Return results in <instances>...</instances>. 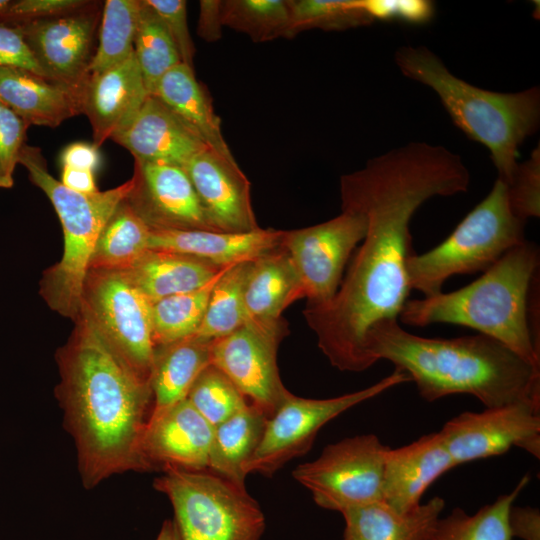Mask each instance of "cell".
<instances>
[{
	"mask_svg": "<svg viewBox=\"0 0 540 540\" xmlns=\"http://www.w3.org/2000/svg\"><path fill=\"white\" fill-rule=\"evenodd\" d=\"M389 448L374 434L345 438L327 445L317 459L297 466L292 475L319 507L341 513L383 501Z\"/></svg>",
	"mask_w": 540,
	"mask_h": 540,
	"instance_id": "10",
	"label": "cell"
},
{
	"mask_svg": "<svg viewBox=\"0 0 540 540\" xmlns=\"http://www.w3.org/2000/svg\"><path fill=\"white\" fill-rule=\"evenodd\" d=\"M286 334L285 322L264 327L246 321L234 332L211 343V364L268 418L291 393L283 385L277 365L278 347Z\"/></svg>",
	"mask_w": 540,
	"mask_h": 540,
	"instance_id": "14",
	"label": "cell"
},
{
	"mask_svg": "<svg viewBox=\"0 0 540 540\" xmlns=\"http://www.w3.org/2000/svg\"><path fill=\"white\" fill-rule=\"evenodd\" d=\"M537 147L531 157L517 167L507 184L510 206L520 219L540 215V153Z\"/></svg>",
	"mask_w": 540,
	"mask_h": 540,
	"instance_id": "39",
	"label": "cell"
},
{
	"mask_svg": "<svg viewBox=\"0 0 540 540\" xmlns=\"http://www.w3.org/2000/svg\"><path fill=\"white\" fill-rule=\"evenodd\" d=\"M183 169L217 231L240 233L260 228L252 207L250 182L235 158L207 147Z\"/></svg>",
	"mask_w": 540,
	"mask_h": 540,
	"instance_id": "17",
	"label": "cell"
},
{
	"mask_svg": "<svg viewBox=\"0 0 540 540\" xmlns=\"http://www.w3.org/2000/svg\"><path fill=\"white\" fill-rule=\"evenodd\" d=\"M410 377L395 368L387 377L364 389L327 399L298 397L292 393L267 419L261 441L244 466L247 476L273 475L285 463L302 456L311 447L320 429L346 410L374 398Z\"/></svg>",
	"mask_w": 540,
	"mask_h": 540,
	"instance_id": "11",
	"label": "cell"
},
{
	"mask_svg": "<svg viewBox=\"0 0 540 540\" xmlns=\"http://www.w3.org/2000/svg\"><path fill=\"white\" fill-rule=\"evenodd\" d=\"M60 182L68 189L83 195H92L100 191L95 182L94 172L89 170L63 167Z\"/></svg>",
	"mask_w": 540,
	"mask_h": 540,
	"instance_id": "48",
	"label": "cell"
},
{
	"mask_svg": "<svg viewBox=\"0 0 540 540\" xmlns=\"http://www.w3.org/2000/svg\"><path fill=\"white\" fill-rule=\"evenodd\" d=\"M134 160L179 167L209 147L173 110L149 94L131 124L111 138Z\"/></svg>",
	"mask_w": 540,
	"mask_h": 540,
	"instance_id": "19",
	"label": "cell"
},
{
	"mask_svg": "<svg viewBox=\"0 0 540 540\" xmlns=\"http://www.w3.org/2000/svg\"><path fill=\"white\" fill-rule=\"evenodd\" d=\"M371 21H400L423 24L434 15V4L426 0H356Z\"/></svg>",
	"mask_w": 540,
	"mask_h": 540,
	"instance_id": "41",
	"label": "cell"
},
{
	"mask_svg": "<svg viewBox=\"0 0 540 540\" xmlns=\"http://www.w3.org/2000/svg\"><path fill=\"white\" fill-rule=\"evenodd\" d=\"M90 0H17L12 1L7 13L0 19L7 24L63 15L86 6Z\"/></svg>",
	"mask_w": 540,
	"mask_h": 540,
	"instance_id": "43",
	"label": "cell"
},
{
	"mask_svg": "<svg viewBox=\"0 0 540 540\" xmlns=\"http://www.w3.org/2000/svg\"><path fill=\"white\" fill-rule=\"evenodd\" d=\"M158 14L178 51L181 63L193 68L195 46L187 24V4L184 0H145Z\"/></svg>",
	"mask_w": 540,
	"mask_h": 540,
	"instance_id": "42",
	"label": "cell"
},
{
	"mask_svg": "<svg viewBox=\"0 0 540 540\" xmlns=\"http://www.w3.org/2000/svg\"><path fill=\"white\" fill-rule=\"evenodd\" d=\"M507 526L511 538L521 540H540V512L530 506L510 507L507 516Z\"/></svg>",
	"mask_w": 540,
	"mask_h": 540,
	"instance_id": "45",
	"label": "cell"
},
{
	"mask_svg": "<svg viewBox=\"0 0 540 540\" xmlns=\"http://www.w3.org/2000/svg\"><path fill=\"white\" fill-rule=\"evenodd\" d=\"M323 223L285 230L282 247L295 268L302 298L308 305L329 302L337 293L344 271L366 232V220L356 211L341 209Z\"/></svg>",
	"mask_w": 540,
	"mask_h": 540,
	"instance_id": "12",
	"label": "cell"
},
{
	"mask_svg": "<svg viewBox=\"0 0 540 540\" xmlns=\"http://www.w3.org/2000/svg\"><path fill=\"white\" fill-rule=\"evenodd\" d=\"M62 167L94 172L100 164L98 147L93 143L74 142L64 148L60 155Z\"/></svg>",
	"mask_w": 540,
	"mask_h": 540,
	"instance_id": "47",
	"label": "cell"
},
{
	"mask_svg": "<svg viewBox=\"0 0 540 540\" xmlns=\"http://www.w3.org/2000/svg\"><path fill=\"white\" fill-rule=\"evenodd\" d=\"M284 233L272 228L240 233L151 230L149 249L175 251L225 267L281 247Z\"/></svg>",
	"mask_w": 540,
	"mask_h": 540,
	"instance_id": "22",
	"label": "cell"
},
{
	"mask_svg": "<svg viewBox=\"0 0 540 540\" xmlns=\"http://www.w3.org/2000/svg\"><path fill=\"white\" fill-rule=\"evenodd\" d=\"M154 488L173 507L181 540H260L264 514L246 487L208 470L166 468Z\"/></svg>",
	"mask_w": 540,
	"mask_h": 540,
	"instance_id": "8",
	"label": "cell"
},
{
	"mask_svg": "<svg viewBox=\"0 0 540 540\" xmlns=\"http://www.w3.org/2000/svg\"><path fill=\"white\" fill-rule=\"evenodd\" d=\"M198 35L207 42H215L222 37V1L201 0L199 2Z\"/></svg>",
	"mask_w": 540,
	"mask_h": 540,
	"instance_id": "46",
	"label": "cell"
},
{
	"mask_svg": "<svg viewBox=\"0 0 540 540\" xmlns=\"http://www.w3.org/2000/svg\"><path fill=\"white\" fill-rule=\"evenodd\" d=\"M150 235L151 229L124 199L103 226L89 268H128L149 249Z\"/></svg>",
	"mask_w": 540,
	"mask_h": 540,
	"instance_id": "30",
	"label": "cell"
},
{
	"mask_svg": "<svg viewBox=\"0 0 540 540\" xmlns=\"http://www.w3.org/2000/svg\"><path fill=\"white\" fill-rule=\"evenodd\" d=\"M101 2L63 15L11 24L16 26L46 78L81 98L96 51Z\"/></svg>",
	"mask_w": 540,
	"mask_h": 540,
	"instance_id": "13",
	"label": "cell"
},
{
	"mask_svg": "<svg viewBox=\"0 0 540 540\" xmlns=\"http://www.w3.org/2000/svg\"><path fill=\"white\" fill-rule=\"evenodd\" d=\"M156 540H181L174 520L164 521Z\"/></svg>",
	"mask_w": 540,
	"mask_h": 540,
	"instance_id": "49",
	"label": "cell"
},
{
	"mask_svg": "<svg viewBox=\"0 0 540 540\" xmlns=\"http://www.w3.org/2000/svg\"><path fill=\"white\" fill-rule=\"evenodd\" d=\"M469 184L459 155L426 142L394 148L341 177V209L364 216L365 236L335 296L303 311L333 367L361 372L374 364L366 348L370 329L398 319L411 291L407 261L414 253L413 215L427 200L464 193Z\"/></svg>",
	"mask_w": 540,
	"mask_h": 540,
	"instance_id": "1",
	"label": "cell"
},
{
	"mask_svg": "<svg viewBox=\"0 0 540 540\" xmlns=\"http://www.w3.org/2000/svg\"><path fill=\"white\" fill-rule=\"evenodd\" d=\"M223 268L191 255L148 249L123 271L141 293L154 303L202 287Z\"/></svg>",
	"mask_w": 540,
	"mask_h": 540,
	"instance_id": "27",
	"label": "cell"
},
{
	"mask_svg": "<svg viewBox=\"0 0 540 540\" xmlns=\"http://www.w3.org/2000/svg\"><path fill=\"white\" fill-rule=\"evenodd\" d=\"M222 21L256 43L294 37L289 0L222 1Z\"/></svg>",
	"mask_w": 540,
	"mask_h": 540,
	"instance_id": "35",
	"label": "cell"
},
{
	"mask_svg": "<svg viewBox=\"0 0 540 540\" xmlns=\"http://www.w3.org/2000/svg\"><path fill=\"white\" fill-rule=\"evenodd\" d=\"M13 0H0V19L7 13Z\"/></svg>",
	"mask_w": 540,
	"mask_h": 540,
	"instance_id": "50",
	"label": "cell"
},
{
	"mask_svg": "<svg viewBox=\"0 0 540 540\" xmlns=\"http://www.w3.org/2000/svg\"><path fill=\"white\" fill-rule=\"evenodd\" d=\"M401 73L432 89L453 123L489 152L505 183L517 167L518 148L540 124L539 87L502 93L457 77L425 46H402L395 53Z\"/></svg>",
	"mask_w": 540,
	"mask_h": 540,
	"instance_id": "5",
	"label": "cell"
},
{
	"mask_svg": "<svg viewBox=\"0 0 540 540\" xmlns=\"http://www.w3.org/2000/svg\"><path fill=\"white\" fill-rule=\"evenodd\" d=\"M529 480L528 474L523 476L511 492L500 495L473 515L454 508L438 519L428 540H511L508 512Z\"/></svg>",
	"mask_w": 540,
	"mask_h": 540,
	"instance_id": "31",
	"label": "cell"
},
{
	"mask_svg": "<svg viewBox=\"0 0 540 540\" xmlns=\"http://www.w3.org/2000/svg\"><path fill=\"white\" fill-rule=\"evenodd\" d=\"M29 125L0 101V188L14 185V171Z\"/></svg>",
	"mask_w": 540,
	"mask_h": 540,
	"instance_id": "40",
	"label": "cell"
},
{
	"mask_svg": "<svg viewBox=\"0 0 540 540\" xmlns=\"http://www.w3.org/2000/svg\"><path fill=\"white\" fill-rule=\"evenodd\" d=\"M212 340L192 335L157 346L150 377L154 418L187 398L199 374L211 364Z\"/></svg>",
	"mask_w": 540,
	"mask_h": 540,
	"instance_id": "26",
	"label": "cell"
},
{
	"mask_svg": "<svg viewBox=\"0 0 540 540\" xmlns=\"http://www.w3.org/2000/svg\"><path fill=\"white\" fill-rule=\"evenodd\" d=\"M151 95L159 98L190 125L212 149L234 159L222 133L221 119L215 113L212 99L194 73V69L179 63L159 80Z\"/></svg>",
	"mask_w": 540,
	"mask_h": 540,
	"instance_id": "28",
	"label": "cell"
},
{
	"mask_svg": "<svg viewBox=\"0 0 540 540\" xmlns=\"http://www.w3.org/2000/svg\"><path fill=\"white\" fill-rule=\"evenodd\" d=\"M292 33L307 29L343 30L371 23L356 0H289Z\"/></svg>",
	"mask_w": 540,
	"mask_h": 540,
	"instance_id": "38",
	"label": "cell"
},
{
	"mask_svg": "<svg viewBox=\"0 0 540 540\" xmlns=\"http://www.w3.org/2000/svg\"><path fill=\"white\" fill-rule=\"evenodd\" d=\"M149 93L135 54L97 74H91L82 95V113L90 122L93 144L125 130L134 120Z\"/></svg>",
	"mask_w": 540,
	"mask_h": 540,
	"instance_id": "20",
	"label": "cell"
},
{
	"mask_svg": "<svg viewBox=\"0 0 540 540\" xmlns=\"http://www.w3.org/2000/svg\"><path fill=\"white\" fill-rule=\"evenodd\" d=\"M214 427L184 399L148 420L142 453L149 471L208 470Z\"/></svg>",
	"mask_w": 540,
	"mask_h": 540,
	"instance_id": "18",
	"label": "cell"
},
{
	"mask_svg": "<svg viewBox=\"0 0 540 540\" xmlns=\"http://www.w3.org/2000/svg\"><path fill=\"white\" fill-rule=\"evenodd\" d=\"M268 416L249 404L214 427L208 471L245 487L244 466L257 449Z\"/></svg>",
	"mask_w": 540,
	"mask_h": 540,
	"instance_id": "29",
	"label": "cell"
},
{
	"mask_svg": "<svg viewBox=\"0 0 540 540\" xmlns=\"http://www.w3.org/2000/svg\"><path fill=\"white\" fill-rule=\"evenodd\" d=\"M140 8L141 0L104 1L90 75L103 72L133 54Z\"/></svg>",
	"mask_w": 540,
	"mask_h": 540,
	"instance_id": "33",
	"label": "cell"
},
{
	"mask_svg": "<svg viewBox=\"0 0 540 540\" xmlns=\"http://www.w3.org/2000/svg\"><path fill=\"white\" fill-rule=\"evenodd\" d=\"M301 298L298 276L282 246L251 261L243 291L247 321L278 326L285 322L282 312Z\"/></svg>",
	"mask_w": 540,
	"mask_h": 540,
	"instance_id": "24",
	"label": "cell"
},
{
	"mask_svg": "<svg viewBox=\"0 0 540 540\" xmlns=\"http://www.w3.org/2000/svg\"><path fill=\"white\" fill-rule=\"evenodd\" d=\"M228 267L221 269L208 283L198 289L168 296L152 303V337L155 347L176 342L197 332L211 292Z\"/></svg>",
	"mask_w": 540,
	"mask_h": 540,
	"instance_id": "32",
	"label": "cell"
},
{
	"mask_svg": "<svg viewBox=\"0 0 540 540\" xmlns=\"http://www.w3.org/2000/svg\"><path fill=\"white\" fill-rule=\"evenodd\" d=\"M525 221L513 212L507 184L497 178L490 192L433 249L407 261L409 286L434 296L454 275L484 272L509 250L526 241Z\"/></svg>",
	"mask_w": 540,
	"mask_h": 540,
	"instance_id": "7",
	"label": "cell"
},
{
	"mask_svg": "<svg viewBox=\"0 0 540 540\" xmlns=\"http://www.w3.org/2000/svg\"><path fill=\"white\" fill-rule=\"evenodd\" d=\"M0 101L29 126L53 128L82 114V98L73 90L19 67L0 68Z\"/></svg>",
	"mask_w": 540,
	"mask_h": 540,
	"instance_id": "23",
	"label": "cell"
},
{
	"mask_svg": "<svg viewBox=\"0 0 540 540\" xmlns=\"http://www.w3.org/2000/svg\"><path fill=\"white\" fill-rule=\"evenodd\" d=\"M438 432L455 466L499 456L514 446L539 458L540 403L522 401L463 412Z\"/></svg>",
	"mask_w": 540,
	"mask_h": 540,
	"instance_id": "15",
	"label": "cell"
},
{
	"mask_svg": "<svg viewBox=\"0 0 540 540\" xmlns=\"http://www.w3.org/2000/svg\"><path fill=\"white\" fill-rule=\"evenodd\" d=\"M31 182L40 188L53 205L60 220L64 248L61 259L43 272L39 293L49 308L73 322L80 314L81 291L98 236L116 207L133 186L123 184L83 195L65 187L48 171L39 147L25 144L19 162Z\"/></svg>",
	"mask_w": 540,
	"mask_h": 540,
	"instance_id": "6",
	"label": "cell"
},
{
	"mask_svg": "<svg viewBox=\"0 0 540 540\" xmlns=\"http://www.w3.org/2000/svg\"><path fill=\"white\" fill-rule=\"evenodd\" d=\"M252 260L229 266L215 284L195 335L215 340L234 332L247 321L243 291Z\"/></svg>",
	"mask_w": 540,
	"mask_h": 540,
	"instance_id": "34",
	"label": "cell"
},
{
	"mask_svg": "<svg viewBox=\"0 0 540 540\" xmlns=\"http://www.w3.org/2000/svg\"><path fill=\"white\" fill-rule=\"evenodd\" d=\"M7 66L23 68L46 78L20 30L14 25L0 21V68Z\"/></svg>",
	"mask_w": 540,
	"mask_h": 540,
	"instance_id": "44",
	"label": "cell"
},
{
	"mask_svg": "<svg viewBox=\"0 0 540 540\" xmlns=\"http://www.w3.org/2000/svg\"><path fill=\"white\" fill-rule=\"evenodd\" d=\"M187 399L213 427L249 404L232 381L213 364L208 365L196 378Z\"/></svg>",
	"mask_w": 540,
	"mask_h": 540,
	"instance_id": "37",
	"label": "cell"
},
{
	"mask_svg": "<svg viewBox=\"0 0 540 540\" xmlns=\"http://www.w3.org/2000/svg\"><path fill=\"white\" fill-rule=\"evenodd\" d=\"M456 467L439 432L389 448L383 475V502L399 512L417 507L425 491Z\"/></svg>",
	"mask_w": 540,
	"mask_h": 540,
	"instance_id": "21",
	"label": "cell"
},
{
	"mask_svg": "<svg viewBox=\"0 0 540 540\" xmlns=\"http://www.w3.org/2000/svg\"><path fill=\"white\" fill-rule=\"evenodd\" d=\"M74 323L56 353L55 394L84 487L127 471L149 472L142 440L152 409L150 384L125 367L85 319Z\"/></svg>",
	"mask_w": 540,
	"mask_h": 540,
	"instance_id": "2",
	"label": "cell"
},
{
	"mask_svg": "<svg viewBox=\"0 0 540 540\" xmlns=\"http://www.w3.org/2000/svg\"><path fill=\"white\" fill-rule=\"evenodd\" d=\"M131 178L125 200L151 230L217 231L182 167L134 160Z\"/></svg>",
	"mask_w": 540,
	"mask_h": 540,
	"instance_id": "16",
	"label": "cell"
},
{
	"mask_svg": "<svg viewBox=\"0 0 540 540\" xmlns=\"http://www.w3.org/2000/svg\"><path fill=\"white\" fill-rule=\"evenodd\" d=\"M539 268V249L526 240L509 250L472 283L449 293L408 299L401 324L445 323L493 338L540 368L539 340L531 322L530 295Z\"/></svg>",
	"mask_w": 540,
	"mask_h": 540,
	"instance_id": "4",
	"label": "cell"
},
{
	"mask_svg": "<svg viewBox=\"0 0 540 540\" xmlns=\"http://www.w3.org/2000/svg\"><path fill=\"white\" fill-rule=\"evenodd\" d=\"M366 348L374 363L385 359L405 372L429 402L469 394L486 408L540 403V368L483 334L428 338L385 319L370 329Z\"/></svg>",
	"mask_w": 540,
	"mask_h": 540,
	"instance_id": "3",
	"label": "cell"
},
{
	"mask_svg": "<svg viewBox=\"0 0 540 540\" xmlns=\"http://www.w3.org/2000/svg\"><path fill=\"white\" fill-rule=\"evenodd\" d=\"M151 306L123 270L89 268L79 316L125 367L149 384L155 351Z\"/></svg>",
	"mask_w": 540,
	"mask_h": 540,
	"instance_id": "9",
	"label": "cell"
},
{
	"mask_svg": "<svg viewBox=\"0 0 540 540\" xmlns=\"http://www.w3.org/2000/svg\"><path fill=\"white\" fill-rule=\"evenodd\" d=\"M134 54L149 94L170 69L181 63L176 46L158 14L141 0Z\"/></svg>",
	"mask_w": 540,
	"mask_h": 540,
	"instance_id": "36",
	"label": "cell"
},
{
	"mask_svg": "<svg viewBox=\"0 0 540 540\" xmlns=\"http://www.w3.org/2000/svg\"><path fill=\"white\" fill-rule=\"evenodd\" d=\"M445 507L435 496L407 512L383 501L347 509L343 540H428Z\"/></svg>",
	"mask_w": 540,
	"mask_h": 540,
	"instance_id": "25",
	"label": "cell"
}]
</instances>
